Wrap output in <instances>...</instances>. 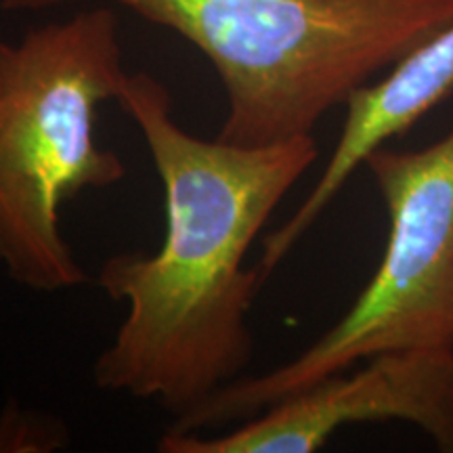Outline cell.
<instances>
[{"instance_id":"1","label":"cell","mask_w":453,"mask_h":453,"mask_svg":"<svg viewBox=\"0 0 453 453\" xmlns=\"http://www.w3.org/2000/svg\"><path fill=\"white\" fill-rule=\"evenodd\" d=\"M116 101L150 150L166 231L156 254L124 252L101 265L97 286L127 315L93 380L180 418L250 364L248 315L265 280L246 257L319 147L313 134L252 147L187 133L168 88L150 73H128Z\"/></svg>"},{"instance_id":"2","label":"cell","mask_w":453,"mask_h":453,"mask_svg":"<svg viewBox=\"0 0 453 453\" xmlns=\"http://www.w3.org/2000/svg\"><path fill=\"white\" fill-rule=\"evenodd\" d=\"M76 0H3L41 11ZM173 30L211 61L217 137L271 145L313 134L357 88L453 24V0H104Z\"/></svg>"},{"instance_id":"5","label":"cell","mask_w":453,"mask_h":453,"mask_svg":"<svg viewBox=\"0 0 453 453\" xmlns=\"http://www.w3.org/2000/svg\"><path fill=\"white\" fill-rule=\"evenodd\" d=\"M407 422L453 453V347L373 355L355 372L313 384L258 416L217 434L166 430L162 453H311L338 430L370 422Z\"/></svg>"},{"instance_id":"3","label":"cell","mask_w":453,"mask_h":453,"mask_svg":"<svg viewBox=\"0 0 453 453\" xmlns=\"http://www.w3.org/2000/svg\"><path fill=\"white\" fill-rule=\"evenodd\" d=\"M127 76L110 7L0 42V263L19 286L57 294L88 280L61 208L127 177L97 139L101 105L118 99Z\"/></svg>"},{"instance_id":"6","label":"cell","mask_w":453,"mask_h":453,"mask_svg":"<svg viewBox=\"0 0 453 453\" xmlns=\"http://www.w3.org/2000/svg\"><path fill=\"white\" fill-rule=\"evenodd\" d=\"M451 90L453 24L396 61L380 81L357 88L344 104L338 143L313 189L280 229L265 237L257 265L260 275L267 280L280 267L373 151L407 133Z\"/></svg>"},{"instance_id":"4","label":"cell","mask_w":453,"mask_h":453,"mask_svg":"<svg viewBox=\"0 0 453 453\" xmlns=\"http://www.w3.org/2000/svg\"><path fill=\"white\" fill-rule=\"evenodd\" d=\"M364 166L387 206L388 242L350 309L298 357L237 378L170 430L203 433L243 422L387 350L453 347V130L416 151L382 145Z\"/></svg>"}]
</instances>
